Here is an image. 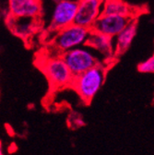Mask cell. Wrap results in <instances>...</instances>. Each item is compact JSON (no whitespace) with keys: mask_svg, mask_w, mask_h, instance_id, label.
<instances>
[{"mask_svg":"<svg viewBox=\"0 0 154 155\" xmlns=\"http://www.w3.org/2000/svg\"><path fill=\"white\" fill-rule=\"evenodd\" d=\"M61 55L74 77L103 63L100 56L86 45L67 51Z\"/></svg>","mask_w":154,"mask_h":155,"instance_id":"277c9868","label":"cell"},{"mask_svg":"<svg viewBox=\"0 0 154 155\" xmlns=\"http://www.w3.org/2000/svg\"><path fill=\"white\" fill-rule=\"evenodd\" d=\"M86 45L90 47L97 54L103 63L109 65V62L114 60L115 47H114V38L108 35L103 34L94 30L90 31L89 39Z\"/></svg>","mask_w":154,"mask_h":155,"instance_id":"8992f818","label":"cell"},{"mask_svg":"<svg viewBox=\"0 0 154 155\" xmlns=\"http://www.w3.org/2000/svg\"><path fill=\"white\" fill-rule=\"evenodd\" d=\"M138 70L140 73L154 74V54L138 65Z\"/></svg>","mask_w":154,"mask_h":155,"instance_id":"4fadbf2b","label":"cell"},{"mask_svg":"<svg viewBox=\"0 0 154 155\" xmlns=\"http://www.w3.org/2000/svg\"><path fill=\"white\" fill-rule=\"evenodd\" d=\"M107 67V64L100 63L86 72L74 77L71 88L85 104H90L103 86Z\"/></svg>","mask_w":154,"mask_h":155,"instance_id":"7a4b0ae2","label":"cell"},{"mask_svg":"<svg viewBox=\"0 0 154 155\" xmlns=\"http://www.w3.org/2000/svg\"><path fill=\"white\" fill-rule=\"evenodd\" d=\"M91 29L73 23L57 31L49 43V51L62 54L63 53L87 44Z\"/></svg>","mask_w":154,"mask_h":155,"instance_id":"3957f363","label":"cell"},{"mask_svg":"<svg viewBox=\"0 0 154 155\" xmlns=\"http://www.w3.org/2000/svg\"><path fill=\"white\" fill-rule=\"evenodd\" d=\"M36 18H15L8 14L6 23L8 29L16 35L25 38L31 35L35 31Z\"/></svg>","mask_w":154,"mask_h":155,"instance_id":"8fae6325","label":"cell"},{"mask_svg":"<svg viewBox=\"0 0 154 155\" xmlns=\"http://www.w3.org/2000/svg\"><path fill=\"white\" fill-rule=\"evenodd\" d=\"M139 21L138 18H134L128 25L116 36L114 37L115 56L118 57L124 54L131 46L138 32Z\"/></svg>","mask_w":154,"mask_h":155,"instance_id":"30bf717a","label":"cell"},{"mask_svg":"<svg viewBox=\"0 0 154 155\" xmlns=\"http://www.w3.org/2000/svg\"><path fill=\"white\" fill-rule=\"evenodd\" d=\"M134 18L123 15L102 14L91 30H94L110 37H116Z\"/></svg>","mask_w":154,"mask_h":155,"instance_id":"52a82bcc","label":"cell"},{"mask_svg":"<svg viewBox=\"0 0 154 155\" xmlns=\"http://www.w3.org/2000/svg\"><path fill=\"white\" fill-rule=\"evenodd\" d=\"M36 66L41 69L52 89L71 87L74 75L59 54L51 51L40 54L36 58Z\"/></svg>","mask_w":154,"mask_h":155,"instance_id":"6da1fadb","label":"cell"},{"mask_svg":"<svg viewBox=\"0 0 154 155\" xmlns=\"http://www.w3.org/2000/svg\"><path fill=\"white\" fill-rule=\"evenodd\" d=\"M78 4V0H55L50 22L46 30L50 40L58 31L75 23Z\"/></svg>","mask_w":154,"mask_h":155,"instance_id":"5b68a950","label":"cell"},{"mask_svg":"<svg viewBox=\"0 0 154 155\" xmlns=\"http://www.w3.org/2000/svg\"><path fill=\"white\" fill-rule=\"evenodd\" d=\"M103 1H105V0H103Z\"/></svg>","mask_w":154,"mask_h":155,"instance_id":"5bb4252c","label":"cell"},{"mask_svg":"<svg viewBox=\"0 0 154 155\" xmlns=\"http://www.w3.org/2000/svg\"><path fill=\"white\" fill-rule=\"evenodd\" d=\"M103 14H114L137 18V13L123 0H105L103 6Z\"/></svg>","mask_w":154,"mask_h":155,"instance_id":"7c38bea8","label":"cell"},{"mask_svg":"<svg viewBox=\"0 0 154 155\" xmlns=\"http://www.w3.org/2000/svg\"><path fill=\"white\" fill-rule=\"evenodd\" d=\"M78 11L75 23L92 29L95 22L103 14V0H78Z\"/></svg>","mask_w":154,"mask_h":155,"instance_id":"ba28073f","label":"cell"},{"mask_svg":"<svg viewBox=\"0 0 154 155\" xmlns=\"http://www.w3.org/2000/svg\"><path fill=\"white\" fill-rule=\"evenodd\" d=\"M8 15L15 18H37L42 14L41 0H8Z\"/></svg>","mask_w":154,"mask_h":155,"instance_id":"9c48e42d","label":"cell"}]
</instances>
